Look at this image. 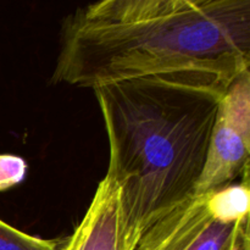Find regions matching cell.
Instances as JSON below:
<instances>
[{
	"label": "cell",
	"mask_w": 250,
	"mask_h": 250,
	"mask_svg": "<svg viewBox=\"0 0 250 250\" xmlns=\"http://www.w3.org/2000/svg\"><path fill=\"white\" fill-rule=\"evenodd\" d=\"M229 81L199 71L95 87L129 244L194 195ZM133 250V249H132Z\"/></svg>",
	"instance_id": "cell-2"
},
{
	"label": "cell",
	"mask_w": 250,
	"mask_h": 250,
	"mask_svg": "<svg viewBox=\"0 0 250 250\" xmlns=\"http://www.w3.org/2000/svg\"><path fill=\"white\" fill-rule=\"evenodd\" d=\"M249 171L193 195L142 233L133 250H250Z\"/></svg>",
	"instance_id": "cell-3"
},
{
	"label": "cell",
	"mask_w": 250,
	"mask_h": 250,
	"mask_svg": "<svg viewBox=\"0 0 250 250\" xmlns=\"http://www.w3.org/2000/svg\"><path fill=\"white\" fill-rule=\"evenodd\" d=\"M116 183L105 176L89 207L61 250H132Z\"/></svg>",
	"instance_id": "cell-5"
},
{
	"label": "cell",
	"mask_w": 250,
	"mask_h": 250,
	"mask_svg": "<svg viewBox=\"0 0 250 250\" xmlns=\"http://www.w3.org/2000/svg\"><path fill=\"white\" fill-rule=\"evenodd\" d=\"M62 242L31 236L0 220V250H61Z\"/></svg>",
	"instance_id": "cell-6"
},
{
	"label": "cell",
	"mask_w": 250,
	"mask_h": 250,
	"mask_svg": "<svg viewBox=\"0 0 250 250\" xmlns=\"http://www.w3.org/2000/svg\"><path fill=\"white\" fill-rule=\"evenodd\" d=\"M27 164L21 156L0 154V192L11 189L24 180Z\"/></svg>",
	"instance_id": "cell-7"
},
{
	"label": "cell",
	"mask_w": 250,
	"mask_h": 250,
	"mask_svg": "<svg viewBox=\"0 0 250 250\" xmlns=\"http://www.w3.org/2000/svg\"><path fill=\"white\" fill-rule=\"evenodd\" d=\"M250 68V0H103L62 21L51 81L92 88L199 71L232 81Z\"/></svg>",
	"instance_id": "cell-1"
},
{
	"label": "cell",
	"mask_w": 250,
	"mask_h": 250,
	"mask_svg": "<svg viewBox=\"0 0 250 250\" xmlns=\"http://www.w3.org/2000/svg\"><path fill=\"white\" fill-rule=\"evenodd\" d=\"M250 72L237 76L225 90L214 122L207 163L194 195L226 187L249 171Z\"/></svg>",
	"instance_id": "cell-4"
}]
</instances>
